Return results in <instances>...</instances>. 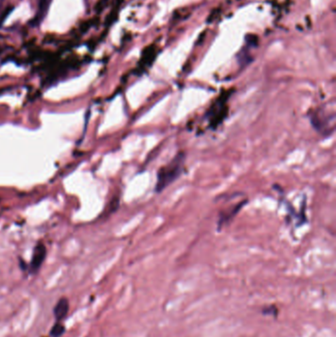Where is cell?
I'll return each instance as SVG.
<instances>
[{
    "instance_id": "cell-3",
    "label": "cell",
    "mask_w": 336,
    "mask_h": 337,
    "mask_svg": "<svg viewBox=\"0 0 336 337\" xmlns=\"http://www.w3.org/2000/svg\"><path fill=\"white\" fill-rule=\"evenodd\" d=\"M69 302L67 298H61L55 306L54 315L58 323H63L67 317Z\"/></svg>"
},
{
    "instance_id": "cell-6",
    "label": "cell",
    "mask_w": 336,
    "mask_h": 337,
    "mask_svg": "<svg viewBox=\"0 0 336 337\" xmlns=\"http://www.w3.org/2000/svg\"><path fill=\"white\" fill-rule=\"evenodd\" d=\"M264 316H269V317H277L278 315V309L276 306L274 305H270V306H266L263 308L262 311Z\"/></svg>"
},
{
    "instance_id": "cell-1",
    "label": "cell",
    "mask_w": 336,
    "mask_h": 337,
    "mask_svg": "<svg viewBox=\"0 0 336 337\" xmlns=\"http://www.w3.org/2000/svg\"><path fill=\"white\" fill-rule=\"evenodd\" d=\"M185 165V154H178L168 165L162 167L157 175L156 192L160 193L174 183L184 171Z\"/></svg>"
},
{
    "instance_id": "cell-2",
    "label": "cell",
    "mask_w": 336,
    "mask_h": 337,
    "mask_svg": "<svg viewBox=\"0 0 336 337\" xmlns=\"http://www.w3.org/2000/svg\"><path fill=\"white\" fill-rule=\"evenodd\" d=\"M47 256V250L45 248L44 245L40 244L38 245L33 253V258H32V262H31V266H30V270L32 272H37L38 270H40V268L42 267L45 259Z\"/></svg>"
},
{
    "instance_id": "cell-4",
    "label": "cell",
    "mask_w": 336,
    "mask_h": 337,
    "mask_svg": "<svg viewBox=\"0 0 336 337\" xmlns=\"http://www.w3.org/2000/svg\"><path fill=\"white\" fill-rule=\"evenodd\" d=\"M50 4H51V0H40V3H39V10H38V13H37V16L35 17L34 19V24H40L43 19L45 18L48 10H49V7H50Z\"/></svg>"
},
{
    "instance_id": "cell-5",
    "label": "cell",
    "mask_w": 336,
    "mask_h": 337,
    "mask_svg": "<svg viewBox=\"0 0 336 337\" xmlns=\"http://www.w3.org/2000/svg\"><path fill=\"white\" fill-rule=\"evenodd\" d=\"M65 331H66V328L63 325V323L56 322L55 326L52 328L50 335L52 337H61L65 334Z\"/></svg>"
}]
</instances>
